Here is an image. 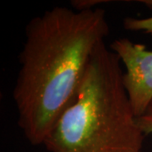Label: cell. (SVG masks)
I'll list each match as a JSON object with an SVG mask.
<instances>
[{"mask_svg":"<svg viewBox=\"0 0 152 152\" xmlns=\"http://www.w3.org/2000/svg\"><path fill=\"white\" fill-rule=\"evenodd\" d=\"M140 3H143L145 5L152 10V0H142V1H140Z\"/></svg>","mask_w":152,"mask_h":152,"instance_id":"6","label":"cell"},{"mask_svg":"<svg viewBox=\"0 0 152 152\" xmlns=\"http://www.w3.org/2000/svg\"><path fill=\"white\" fill-rule=\"evenodd\" d=\"M109 48L124 67V85L139 117L152 101V50L128 38L114 40Z\"/></svg>","mask_w":152,"mask_h":152,"instance_id":"3","label":"cell"},{"mask_svg":"<svg viewBox=\"0 0 152 152\" xmlns=\"http://www.w3.org/2000/svg\"><path fill=\"white\" fill-rule=\"evenodd\" d=\"M106 11L54 7L31 20L13 91L18 125L43 145L75 97L93 52L109 34Z\"/></svg>","mask_w":152,"mask_h":152,"instance_id":"1","label":"cell"},{"mask_svg":"<svg viewBox=\"0 0 152 152\" xmlns=\"http://www.w3.org/2000/svg\"><path fill=\"white\" fill-rule=\"evenodd\" d=\"M137 123L145 135L152 134V101L145 112L137 117Z\"/></svg>","mask_w":152,"mask_h":152,"instance_id":"5","label":"cell"},{"mask_svg":"<svg viewBox=\"0 0 152 152\" xmlns=\"http://www.w3.org/2000/svg\"><path fill=\"white\" fill-rule=\"evenodd\" d=\"M123 26L129 31L143 32L152 36V16L145 18L126 17L124 19Z\"/></svg>","mask_w":152,"mask_h":152,"instance_id":"4","label":"cell"},{"mask_svg":"<svg viewBox=\"0 0 152 152\" xmlns=\"http://www.w3.org/2000/svg\"><path fill=\"white\" fill-rule=\"evenodd\" d=\"M105 42L93 52L75 97L43 143L49 152H142L145 134Z\"/></svg>","mask_w":152,"mask_h":152,"instance_id":"2","label":"cell"}]
</instances>
